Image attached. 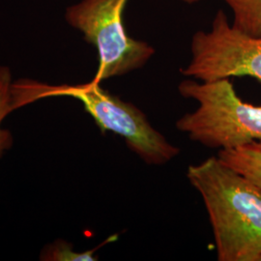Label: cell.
I'll return each instance as SVG.
<instances>
[{"instance_id":"obj_1","label":"cell","mask_w":261,"mask_h":261,"mask_svg":"<svg viewBox=\"0 0 261 261\" xmlns=\"http://www.w3.org/2000/svg\"><path fill=\"white\" fill-rule=\"evenodd\" d=\"M202 197L219 261L261 260V188L210 157L187 170Z\"/></svg>"},{"instance_id":"obj_2","label":"cell","mask_w":261,"mask_h":261,"mask_svg":"<svg viewBox=\"0 0 261 261\" xmlns=\"http://www.w3.org/2000/svg\"><path fill=\"white\" fill-rule=\"evenodd\" d=\"M12 94L13 112L47 98L77 100L103 134L111 132L121 137L128 148L149 166L166 165L180 153L177 146L156 130L137 106L123 101L93 81L81 84H48L20 79L14 81Z\"/></svg>"},{"instance_id":"obj_3","label":"cell","mask_w":261,"mask_h":261,"mask_svg":"<svg viewBox=\"0 0 261 261\" xmlns=\"http://www.w3.org/2000/svg\"><path fill=\"white\" fill-rule=\"evenodd\" d=\"M180 95L198 103L176 128L193 141L215 149H234L261 141V106L246 103L229 79L198 83L185 80L178 85Z\"/></svg>"},{"instance_id":"obj_4","label":"cell","mask_w":261,"mask_h":261,"mask_svg":"<svg viewBox=\"0 0 261 261\" xmlns=\"http://www.w3.org/2000/svg\"><path fill=\"white\" fill-rule=\"evenodd\" d=\"M128 0H81L65 12L67 23L97 49L98 68L92 81L102 84L142 68L155 48L128 35L123 12Z\"/></svg>"},{"instance_id":"obj_5","label":"cell","mask_w":261,"mask_h":261,"mask_svg":"<svg viewBox=\"0 0 261 261\" xmlns=\"http://www.w3.org/2000/svg\"><path fill=\"white\" fill-rule=\"evenodd\" d=\"M192 58L181 73L200 82L250 76L261 83V37L234 28L224 11L216 14L209 31H197Z\"/></svg>"},{"instance_id":"obj_6","label":"cell","mask_w":261,"mask_h":261,"mask_svg":"<svg viewBox=\"0 0 261 261\" xmlns=\"http://www.w3.org/2000/svg\"><path fill=\"white\" fill-rule=\"evenodd\" d=\"M217 157L261 188V141L234 149L219 150Z\"/></svg>"},{"instance_id":"obj_7","label":"cell","mask_w":261,"mask_h":261,"mask_svg":"<svg viewBox=\"0 0 261 261\" xmlns=\"http://www.w3.org/2000/svg\"><path fill=\"white\" fill-rule=\"evenodd\" d=\"M233 14L234 28L261 37V0H224Z\"/></svg>"},{"instance_id":"obj_8","label":"cell","mask_w":261,"mask_h":261,"mask_svg":"<svg viewBox=\"0 0 261 261\" xmlns=\"http://www.w3.org/2000/svg\"><path fill=\"white\" fill-rule=\"evenodd\" d=\"M13 76L8 66L0 65V159L12 148L14 138L9 130L2 127L4 119L9 115L12 110L13 101Z\"/></svg>"},{"instance_id":"obj_9","label":"cell","mask_w":261,"mask_h":261,"mask_svg":"<svg viewBox=\"0 0 261 261\" xmlns=\"http://www.w3.org/2000/svg\"><path fill=\"white\" fill-rule=\"evenodd\" d=\"M92 249L84 252L74 251L73 245L64 240H56L47 244L40 254V259L45 261H94L97 260L95 252Z\"/></svg>"},{"instance_id":"obj_10","label":"cell","mask_w":261,"mask_h":261,"mask_svg":"<svg viewBox=\"0 0 261 261\" xmlns=\"http://www.w3.org/2000/svg\"><path fill=\"white\" fill-rule=\"evenodd\" d=\"M180 1H183V2L189 3V4H193V3H196V2H198L200 0H180Z\"/></svg>"},{"instance_id":"obj_11","label":"cell","mask_w":261,"mask_h":261,"mask_svg":"<svg viewBox=\"0 0 261 261\" xmlns=\"http://www.w3.org/2000/svg\"><path fill=\"white\" fill-rule=\"evenodd\" d=\"M261 261V260H260Z\"/></svg>"}]
</instances>
